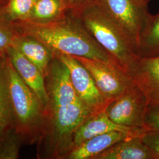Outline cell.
I'll return each instance as SVG.
<instances>
[{
    "label": "cell",
    "instance_id": "8992f818",
    "mask_svg": "<svg viewBox=\"0 0 159 159\" xmlns=\"http://www.w3.org/2000/svg\"><path fill=\"white\" fill-rule=\"evenodd\" d=\"M148 108L146 97L134 83L110 102L104 111L117 125L134 129H148L145 125Z\"/></svg>",
    "mask_w": 159,
    "mask_h": 159
},
{
    "label": "cell",
    "instance_id": "9a60e30c",
    "mask_svg": "<svg viewBox=\"0 0 159 159\" xmlns=\"http://www.w3.org/2000/svg\"><path fill=\"white\" fill-rule=\"evenodd\" d=\"M29 60L34 63L45 76L54 54L47 46L33 37L17 33L12 45Z\"/></svg>",
    "mask_w": 159,
    "mask_h": 159
},
{
    "label": "cell",
    "instance_id": "277c9868",
    "mask_svg": "<svg viewBox=\"0 0 159 159\" xmlns=\"http://www.w3.org/2000/svg\"><path fill=\"white\" fill-rule=\"evenodd\" d=\"M95 114L80 100L57 107H46L40 143L47 146L50 156L65 158L71 150L75 131Z\"/></svg>",
    "mask_w": 159,
    "mask_h": 159
},
{
    "label": "cell",
    "instance_id": "7c38bea8",
    "mask_svg": "<svg viewBox=\"0 0 159 159\" xmlns=\"http://www.w3.org/2000/svg\"><path fill=\"white\" fill-rule=\"evenodd\" d=\"M148 129H134L119 125L109 119L104 110L91 116L74 133L71 150L93 137L113 131H119L133 134H143Z\"/></svg>",
    "mask_w": 159,
    "mask_h": 159
},
{
    "label": "cell",
    "instance_id": "cb8c5ba5",
    "mask_svg": "<svg viewBox=\"0 0 159 159\" xmlns=\"http://www.w3.org/2000/svg\"><path fill=\"white\" fill-rule=\"evenodd\" d=\"M70 11L77 12L86 6L94 2L96 0H66Z\"/></svg>",
    "mask_w": 159,
    "mask_h": 159
},
{
    "label": "cell",
    "instance_id": "6da1fadb",
    "mask_svg": "<svg viewBox=\"0 0 159 159\" xmlns=\"http://www.w3.org/2000/svg\"><path fill=\"white\" fill-rule=\"evenodd\" d=\"M12 26L17 33L40 40L53 54L117 63L94 39L78 17L70 11L50 23L24 21H17Z\"/></svg>",
    "mask_w": 159,
    "mask_h": 159
},
{
    "label": "cell",
    "instance_id": "7a4b0ae2",
    "mask_svg": "<svg viewBox=\"0 0 159 159\" xmlns=\"http://www.w3.org/2000/svg\"><path fill=\"white\" fill-rule=\"evenodd\" d=\"M72 12L97 43L130 73L140 57L136 43L125 30L96 1Z\"/></svg>",
    "mask_w": 159,
    "mask_h": 159
},
{
    "label": "cell",
    "instance_id": "603a6c76",
    "mask_svg": "<svg viewBox=\"0 0 159 159\" xmlns=\"http://www.w3.org/2000/svg\"><path fill=\"white\" fill-rule=\"evenodd\" d=\"M145 125L148 129L159 131V107H148Z\"/></svg>",
    "mask_w": 159,
    "mask_h": 159
},
{
    "label": "cell",
    "instance_id": "ba28073f",
    "mask_svg": "<svg viewBox=\"0 0 159 159\" xmlns=\"http://www.w3.org/2000/svg\"><path fill=\"white\" fill-rule=\"evenodd\" d=\"M54 55L68 67L71 83L80 100L94 113L104 110L110 102L99 91L89 70L73 56Z\"/></svg>",
    "mask_w": 159,
    "mask_h": 159
},
{
    "label": "cell",
    "instance_id": "8fae6325",
    "mask_svg": "<svg viewBox=\"0 0 159 159\" xmlns=\"http://www.w3.org/2000/svg\"><path fill=\"white\" fill-rule=\"evenodd\" d=\"M6 54L21 79L46 107L49 103V98L46 91L44 77L40 69L13 46L7 49Z\"/></svg>",
    "mask_w": 159,
    "mask_h": 159
},
{
    "label": "cell",
    "instance_id": "ac0fdd59",
    "mask_svg": "<svg viewBox=\"0 0 159 159\" xmlns=\"http://www.w3.org/2000/svg\"><path fill=\"white\" fill-rule=\"evenodd\" d=\"M3 57H0V134L13 126V117L4 68Z\"/></svg>",
    "mask_w": 159,
    "mask_h": 159
},
{
    "label": "cell",
    "instance_id": "5b68a950",
    "mask_svg": "<svg viewBox=\"0 0 159 159\" xmlns=\"http://www.w3.org/2000/svg\"><path fill=\"white\" fill-rule=\"evenodd\" d=\"M91 75L97 87L108 102L117 98L134 84L130 73L114 61L75 57Z\"/></svg>",
    "mask_w": 159,
    "mask_h": 159
},
{
    "label": "cell",
    "instance_id": "d4e9b609",
    "mask_svg": "<svg viewBox=\"0 0 159 159\" xmlns=\"http://www.w3.org/2000/svg\"><path fill=\"white\" fill-rule=\"evenodd\" d=\"M141 1H142L143 3H144L145 4H147V5H148V3L150 0H141Z\"/></svg>",
    "mask_w": 159,
    "mask_h": 159
},
{
    "label": "cell",
    "instance_id": "d6986e66",
    "mask_svg": "<svg viewBox=\"0 0 159 159\" xmlns=\"http://www.w3.org/2000/svg\"><path fill=\"white\" fill-rule=\"evenodd\" d=\"M23 137L14 126L9 127L0 134V159H16L19 156V151Z\"/></svg>",
    "mask_w": 159,
    "mask_h": 159
},
{
    "label": "cell",
    "instance_id": "52a82bcc",
    "mask_svg": "<svg viewBox=\"0 0 159 159\" xmlns=\"http://www.w3.org/2000/svg\"><path fill=\"white\" fill-rule=\"evenodd\" d=\"M108 15L125 30L138 46L140 35L149 16L141 0H96Z\"/></svg>",
    "mask_w": 159,
    "mask_h": 159
},
{
    "label": "cell",
    "instance_id": "5bb4252c",
    "mask_svg": "<svg viewBox=\"0 0 159 159\" xmlns=\"http://www.w3.org/2000/svg\"><path fill=\"white\" fill-rule=\"evenodd\" d=\"M143 134L117 143L93 159H157L143 142Z\"/></svg>",
    "mask_w": 159,
    "mask_h": 159
},
{
    "label": "cell",
    "instance_id": "3957f363",
    "mask_svg": "<svg viewBox=\"0 0 159 159\" xmlns=\"http://www.w3.org/2000/svg\"><path fill=\"white\" fill-rule=\"evenodd\" d=\"M3 61L13 126L24 139L34 142L39 139L46 107L20 77L6 54Z\"/></svg>",
    "mask_w": 159,
    "mask_h": 159
},
{
    "label": "cell",
    "instance_id": "44dd1931",
    "mask_svg": "<svg viewBox=\"0 0 159 159\" xmlns=\"http://www.w3.org/2000/svg\"><path fill=\"white\" fill-rule=\"evenodd\" d=\"M17 31L11 25L0 20V57H4L7 49L12 45Z\"/></svg>",
    "mask_w": 159,
    "mask_h": 159
},
{
    "label": "cell",
    "instance_id": "ffe728a7",
    "mask_svg": "<svg viewBox=\"0 0 159 159\" xmlns=\"http://www.w3.org/2000/svg\"><path fill=\"white\" fill-rule=\"evenodd\" d=\"M37 0H10L7 11L12 21H27Z\"/></svg>",
    "mask_w": 159,
    "mask_h": 159
},
{
    "label": "cell",
    "instance_id": "4fadbf2b",
    "mask_svg": "<svg viewBox=\"0 0 159 159\" xmlns=\"http://www.w3.org/2000/svg\"><path fill=\"white\" fill-rule=\"evenodd\" d=\"M142 134H133L119 131H113L93 137L71 150L65 159H93L99 154L116 143Z\"/></svg>",
    "mask_w": 159,
    "mask_h": 159
},
{
    "label": "cell",
    "instance_id": "2e32d148",
    "mask_svg": "<svg viewBox=\"0 0 159 159\" xmlns=\"http://www.w3.org/2000/svg\"><path fill=\"white\" fill-rule=\"evenodd\" d=\"M138 50L140 57L159 56V12L149 14L140 35Z\"/></svg>",
    "mask_w": 159,
    "mask_h": 159
},
{
    "label": "cell",
    "instance_id": "9c48e42d",
    "mask_svg": "<svg viewBox=\"0 0 159 159\" xmlns=\"http://www.w3.org/2000/svg\"><path fill=\"white\" fill-rule=\"evenodd\" d=\"M46 91L49 98L47 107H57L80 100L67 66L54 55L44 76Z\"/></svg>",
    "mask_w": 159,
    "mask_h": 159
},
{
    "label": "cell",
    "instance_id": "30bf717a",
    "mask_svg": "<svg viewBox=\"0 0 159 159\" xmlns=\"http://www.w3.org/2000/svg\"><path fill=\"white\" fill-rule=\"evenodd\" d=\"M130 73L146 97L148 107H159V56L140 57Z\"/></svg>",
    "mask_w": 159,
    "mask_h": 159
},
{
    "label": "cell",
    "instance_id": "7402d4cb",
    "mask_svg": "<svg viewBox=\"0 0 159 159\" xmlns=\"http://www.w3.org/2000/svg\"><path fill=\"white\" fill-rule=\"evenodd\" d=\"M143 141L159 159V131L148 129L142 135Z\"/></svg>",
    "mask_w": 159,
    "mask_h": 159
},
{
    "label": "cell",
    "instance_id": "e0dca14e",
    "mask_svg": "<svg viewBox=\"0 0 159 159\" xmlns=\"http://www.w3.org/2000/svg\"><path fill=\"white\" fill-rule=\"evenodd\" d=\"M69 11L66 0H37L27 21L50 23L64 17Z\"/></svg>",
    "mask_w": 159,
    "mask_h": 159
}]
</instances>
